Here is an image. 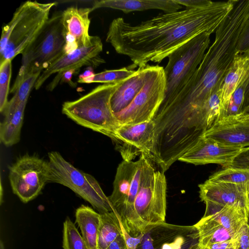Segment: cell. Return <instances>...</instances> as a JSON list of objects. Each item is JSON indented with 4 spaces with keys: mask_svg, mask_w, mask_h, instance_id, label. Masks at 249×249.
Here are the masks:
<instances>
[{
    "mask_svg": "<svg viewBox=\"0 0 249 249\" xmlns=\"http://www.w3.org/2000/svg\"><path fill=\"white\" fill-rule=\"evenodd\" d=\"M235 1H212L201 7L160 14L134 25L118 18L109 26L106 41L118 53L130 58V70L149 62L159 63L196 36L215 32Z\"/></svg>",
    "mask_w": 249,
    "mask_h": 249,
    "instance_id": "obj_1",
    "label": "cell"
},
{
    "mask_svg": "<svg viewBox=\"0 0 249 249\" xmlns=\"http://www.w3.org/2000/svg\"><path fill=\"white\" fill-rule=\"evenodd\" d=\"M140 156L142 159L140 188L128 232L133 236L144 233L153 226L165 222L166 213L167 185L164 172L156 171L144 155Z\"/></svg>",
    "mask_w": 249,
    "mask_h": 249,
    "instance_id": "obj_2",
    "label": "cell"
},
{
    "mask_svg": "<svg viewBox=\"0 0 249 249\" xmlns=\"http://www.w3.org/2000/svg\"><path fill=\"white\" fill-rule=\"evenodd\" d=\"M55 2L28 0L16 9L11 20L2 28L0 63L12 60L24 51L36 39L49 19Z\"/></svg>",
    "mask_w": 249,
    "mask_h": 249,
    "instance_id": "obj_3",
    "label": "cell"
},
{
    "mask_svg": "<svg viewBox=\"0 0 249 249\" xmlns=\"http://www.w3.org/2000/svg\"><path fill=\"white\" fill-rule=\"evenodd\" d=\"M119 83L99 85L77 100L64 102L62 112L76 124L113 141L120 124L111 109L110 101Z\"/></svg>",
    "mask_w": 249,
    "mask_h": 249,
    "instance_id": "obj_4",
    "label": "cell"
},
{
    "mask_svg": "<svg viewBox=\"0 0 249 249\" xmlns=\"http://www.w3.org/2000/svg\"><path fill=\"white\" fill-rule=\"evenodd\" d=\"M62 12L49 18L36 39L22 54L21 65L10 92L14 94L28 75L41 72L64 54L65 45Z\"/></svg>",
    "mask_w": 249,
    "mask_h": 249,
    "instance_id": "obj_5",
    "label": "cell"
},
{
    "mask_svg": "<svg viewBox=\"0 0 249 249\" xmlns=\"http://www.w3.org/2000/svg\"><path fill=\"white\" fill-rule=\"evenodd\" d=\"M50 176L48 182L60 184L71 189L89 203L100 214L114 211L97 180L65 160L58 152L48 154Z\"/></svg>",
    "mask_w": 249,
    "mask_h": 249,
    "instance_id": "obj_6",
    "label": "cell"
},
{
    "mask_svg": "<svg viewBox=\"0 0 249 249\" xmlns=\"http://www.w3.org/2000/svg\"><path fill=\"white\" fill-rule=\"evenodd\" d=\"M210 35L207 33L200 34L168 56L164 69L166 90L160 107L169 103L194 74L210 46Z\"/></svg>",
    "mask_w": 249,
    "mask_h": 249,
    "instance_id": "obj_7",
    "label": "cell"
},
{
    "mask_svg": "<svg viewBox=\"0 0 249 249\" xmlns=\"http://www.w3.org/2000/svg\"><path fill=\"white\" fill-rule=\"evenodd\" d=\"M165 90L164 68L149 65L146 80L140 91L127 107L114 114L120 125L152 120L164 99Z\"/></svg>",
    "mask_w": 249,
    "mask_h": 249,
    "instance_id": "obj_8",
    "label": "cell"
},
{
    "mask_svg": "<svg viewBox=\"0 0 249 249\" xmlns=\"http://www.w3.org/2000/svg\"><path fill=\"white\" fill-rule=\"evenodd\" d=\"M142 168L141 156L136 161L123 160L117 169L113 191L108 196L127 232L131 225L134 201L140 188Z\"/></svg>",
    "mask_w": 249,
    "mask_h": 249,
    "instance_id": "obj_9",
    "label": "cell"
},
{
    "mask_svg": "<svg viewBox=\"0 0 249 249\" xmlns=\"http://www.w3.org/2000/svg\"><path fill=\"white\" fill-rule=\"evenodd\" d=\"M9 170L13 192L24 203L36 198L49 181V161L35 155L19 157Z\"/></svg>",
    "mask_w": 249,
    "mask_h": 249,
    "instance_id": "obj_10",
    "label": "cell"
},
{
    "mask_svg": "<svg viewBox=\"0 0 249 249\" xmlns=\"http://www.w3.org/2000/svg\"><path fill=\"white\" fill-rule=\"evenodd\" d=\"M197 230L194 225L157 224L142 234L136 249H194L199 244Z\"/></svg>",
    "mask_w": 249,
    "mask_h": 249,
    "instance_id": "obj_11",
    "label": "cell"
},
{
    "mask_svg": "<svg viewBox=\"0 0 249 249\" xmlns=\"http://www.w3.org/2000/svg\"><path fill=\"white\" fill-rule=\"evenodd\" d=\"M155 136V124L151 120L133 124L120 125L113 140L123 160L132 161L141 154L151 161Z\"/></svg>",
    "mask_w": 249,
    "mask_h": 249,
    "instance_id": "obj_12",
    "label": "cell"
},
{
    "mask_svg": "<svg viewBox=\"0 0 249 249\" xmlns=\"http://www.w3.org/2000/svg\"><path fill=\"white\" fill-rule=\"evenodd\" d=\"M103 50V43L98 36H93V40L89 46L81 47L69 53L63 54L46 69L38 77L34 88L37 90L53 74H60L63 72L75 69L79 71L83 66L95 68L105 61L100 57Z\"/></svg>",
    "mask_w": 249,
    "mask_h": 249,
    "instance_id": "obj_13",
    "label": "cell"
},
{
    "mask_svg": "<svg viewBox=\"0 0 249 249\" xmlns=\"http://www.w3.org/2000/svg\"><path fill=\"white\" fill-rule=\"evenodd\" d=\"M201 137L238 148L249 146V115L243 112L216 122Z\"/></svg>",
    "mask_w": 249,
    "mask_h": 249,
    "instance_id": "obj_14",
    "label": "cell"
},
{
    "mask_svg": "<svg viewBox=\"0 0 249 249\" xmlns=\"http://www.w3.org/2000/svg\"><path fill=\"white\" fill-rule=\"evenodd\" d=\"M91 12V7L75 6L68 7L62 12L61 20L65 38L63 54L91 43L93 36L89 34V15Z\"/></svg>",
    "mask_w": 249,
    "mask_h": 249,
    "instance_id": "obj_15",
    "label": "cell"
},
{
    "mask_svg": "<svg viewBox=\"0 0 249 249\" xmlns=\"http://www.w3.org/2000/svg\"><path fill=\"white\" fill-rule=\"evenodd\" d=\"M243 149L230 147L201 137L178 160L195 165L215 163L226 168Z\"/></svg>",
    "mask_w": 249,
    "mask_h": 249,
    "instance_id": "obj_16",
    "label": "cell"
},
{
    "mask_svg": "<svg viewBox=\"0 0 249 249\" xmlns=\"http://www.w3.org/2000/svg\"><path fill=\"white\" fill-rule=\"evenodd\" d=\"M198 187L200 198L204 203H211L220 207L237 204L246 207L245 187L231 183L208 179L199 184Z\"/></svg>",
    "mask_w": 249,
    "mask_h": 249,
    "instance_id": "obj_17",
    "label": "cell"
},
{
    "mask_svg": "<svg viewBox=\"0 0 249 249\" xmlns=\"http://www.w3.org/2000/svg\"><path fill=\"white\" fill-rule=\"evenodd\" d=\"M149 65L138 67L132 74L120 82L110 101L114 114L127 107L140 91L145 83Z\"/></svg>",
    "mask_w": 249,
    "mask_h": 249,
    "instance_id": "obj_18",
    "label": "cell"
},
{
    "mask_svg": "<svg viewBox=\"0 0 249 249\" xmlns=\"http://www.w3.org/2000/svg\"><path fill=\"white\" fill-rule=\"evenodd\" d=\"M100 8H108L120 10L124 13L158 9L165 13L178 11L182 6L174 0H102L94 1L92 11Z\"/></svg>",
    "mask_w": 249,
    "mask_h": 249,
    "instance_id": "obj_19",
    "label": "cell"
},
{
    "mask_svg": "<svg viewBox=\"0 0 249 249\" xmlns=\"http://www.w3.org/2000/svg\"><path fill=\"white\" fill-rule=\"evenodd\" d=\"M249 78V53L236 54L220 89V109L219 116L225 109L234 91Z\"/></svg>",
    "mask_w": 249,
    "mask_h": 249,
    "instance_id": "obj_20",
    "label": "cell"
},
{
    "mask_svg": "<svg viewBox=\"0 0 249 249\" xmlns=\"http://www.w3.org/2000/svg\"><path fill=\"white\" fill-rule=\"evenodd\" d=\"M203 216L217 221L237 234L243 226L248 222L249 213L246 206L237 204L227 205L218 210L204 213Z\"/></svg>",
    "mask_w": 249,
    "mask_h": 249,
    "instance_id": "obj_21",
    "label": "cell"
},
{
    "mask_svg": "<svg viewBox=\"0 0 249 249\" xmlns=\"http://www.w3.org/2000/svg\"><path fill=\"white\" fill-rule=\"evenodd\" d=\"M100 214L90 207L82 205L77 209L75 221L89 249H97V235Z\"/></svg>",
    "mask_w": 249,
    "mask_h": 249,
    "instance_id": "obj_22",
    "label": "cell"
},
{
    "mask_svg": "<svg viewBox=\"0 0 249 249\" xmlns=\"http://www.w3.org/2000/svg\"><path fill=\"white\" fill-rule=\"evenodd\" d=\"M194 226L199 233V244L206 247L213 243L231 240L237 235L217 221L207 217L203 216Z\"/></svg>",
    "mask_w": 249,
    "mask_h": 249,
    "instance_id": "obj_23",
    "label": "cell"
},
{
    "mask_svg": "<svg viewBox=\"0 0 249 249\" xmlns=\"http://www.w3.org/2000/svg\"><path fill=\"white\" fill-rule=\"evenodd\" d=\"M25 101L11 114L5 116L0 124V139L6 146L17 143L20 140V132L23 124L25 107Z\"/></svg>",
    "mask_w": 249,
    "mask_h": 249,
    "instance_id": "obj_24",
    "label": "cell"
},
{
    "mask_svg": "<svg viewBox=\"0 0 249 249\" xmlns=\"http://www.w3.org/2000/svg\"><path fill=\"white\" fill-rule=\"evenodd\" d=\"M97 235V249H106L118 236L122 234L120 219L115 211L100 214Z\"/></svg>",
    "mask_w": 249,
    "mask_h": 249,
    "instance_id": "obj_25",
    "label": "cell"
},
{
    "mask_svg": "<svg viewBox=\"0 0 249 249\" xmlns=\"http://www.w3.org/2000/svg\"><path fill=\"white\" fill-rule=\"evenodd\" d=\"M236 184L246 188L249 185V169L228 167L219 171L208 179Z\"/></svg>",
    "mask_w": 249,
    "mask_h": 249,
    "instance_id": "obj_26",
    "label": "cell"
},
{
    "mask_svg": "<svg viewBox=\"0 0 249 249\" xmlns=\"http://www.w3.org/2000/svg\"><path fill=\"white\" fill-rule=\"evenodd\" d=\"M41 73H36L27 76L20 83L9 101L7 107L3 113L4 116L12 113L23 102L28 100L31 90Z\"/></svg>",
    "mask_w": 249,
    "mask_h": 249,
    "instance_id": "obj_27",
    "label": "cell"
},
{
    "mask_svg": "<svg viewBox=\"0 0 249 249\" xmlns=\"http://www.w3.org/2000/svg\"><path fill=\"white\" fill-rule=\"evenodd\" d=\"M135 71L130 70L128 67H124L119 69L106 70L105 71L94 73L87 78L78 79L79 83L89 84L92 83H101L104 84H113L120 82L125 79Z\"/></svg>",
    "mask_w": 249,
    "mask_h": 249,
    "instance_id": "obj_28",
    "label": "cell"
},
{
    "mask_svg": "<svg viewBox=\"0 0 249 249\" xmlns=\"http://www.w3.org/2000/svg\"><path fill=\"white\" fill-rule=\"evenodd\" d=\"M63 249H89L84 238L68 217L63 224Z\"/></svg>",
    "mask_w": 249,
    "mask_h": 249,
    "instance_id": "obj_29",
    "label": "cell"
},
{
    "mask_svg": "<svg viewBox=\"0 0 249 249\" xmlns=\"http://www.w3.org/2000/svg\"><path fill=\"white\" fill-rule=\"evenodd\" d=\"M12 76V60H6L0 63V111L3 113L9 101L8 96Z\"/></svg>",
    "mask_w": 249,
    "mask_h": 249,
    "instance_id": "obj_30",
    "label": "cell"
},
{
    "mask_svg": "<svg viewBox=\"0 0 249 249\" xmlns=\"http://www.w3.org/2000/svg\"><path fill=\"white\" fill-rule=\"evenodd\" d=\"M249 79V78L234 91L225 109L218 116L216 121L228 116L237 115L242 112L244 107L245 89Z\"/></svg>",
    "mask_w": 249,
    "mask_h": 249,
    "instance_id": "obj_31",
    "label": "cell"
},
{
    "mask_svg": "<svg viewBox=\"0 0 249 249\" xmlns=\"http://www.w3.org/2000/svg\"><path fill=\"white\" fill-rule=\"evenodd\" d=\"M237 54L249 53V17L246 20L238 38Z\"/></svg>",
    "mask_w": 249,
    "mask_h": 249,
    "instance_id": "obj_32",
    "label": "cell"
},
{
    "mask_svg": "<svg viewBox=\"0 0 249 249\" xmlns=\"http://www.w3.org/2000/svg\"><path fill=\"white\" fill-rule=\"evenodd\" d=\"M234 242L236 249H249V221L238 232Z\"/></svg>",
    "mask_w": 249,
    "mask_h": 249,
    "instance_id": "obj_33",
    "label": "cell"
},
{
    "mask_svg": "<svg viewBox=\"0 0 249 249\" xmlns=\"http://www.w3.org/2000/svg\"><path fill=\"white\" fill-rule=\"evenodd\" d=\"M229 167L249 169V146L243 148Z\"/></svg>",
    "mask_w": 249,
    "mask_h": 249,
    "instance_id": "obj_34",
    "label": "cell"
},
{
    "mask_svg": "<svg viewBox=\"0 0 249 249\" xmlns=\"http://www.w3.org/2000/svg\"><path fill=\"white\" fill-rule=\"evenodd\" d=\"M121 226L122 234L125 241L126 249H136L138 245L142 240L143 233H142L137 236H133L126 231V230L122 224L121 221Z\"/></svg>",
    "mask_w": 249,
    "mask_h": 249,
    "instance_id": "obj_35",
    "label": "cell"
},
{
    "mask_svg": "<svg viewBox=\"0 0 249 249\" xmlns=\"http://www.w3.org/2000/svg\"><path fill=\"white\" fill-rule=\"evenodd\" d=\"M180 5L186 7V9H194L201 7L209 4L212 1L209 0H174Z\"/></svg>",
    "mask_w": 249,
    "mask_h": 249,
    "instance_id": "obj_36",
    "label": "cell"
},
{
    "mask_svg": "<svg viewBox=\"0 0 249 249\" xmlns=\"http://www.w3.org/2000/svg\"><path fill=\"white\" fill-rule=\"evenodd\" d=\"M106 249H126L125 241L123 234L113 240Z\"/></svg>",
    "mask_w": 249,
    "mask_h": 249,
    "instance_id": "obj_37",
    "label": "cell"
},
{
    "mask_svg": "<svg viewBox=\"0 0 249 249\" xmlns=\"http://www.w3.org/2000/svg\"><path fill=\"white\" fill-rule=\"evenodd\" d=\"M233 240L234 239L227 241L213 243L206 247L209 249H225L233 242Z\"/></svg>",
    "mask_w": 249,
    "mask_h": 249,
    "instance_id": "obj_38",
    "label": "cell"
},
{
    "mask_svg": "<svg viewBox=\"0 0 249 249\" xmlns=\"http://www.w3.org/2000/svg\"><path fill=\"white\" fill-rule=\"evenodd\" d=\"M249 105V79L248 80L245 92L243 109Z\"/></svg>",
    "mask_w": 249,
    "mask_h": 249,
    "instance_id": "obj_39",
    "label": "cell"
},
{
    "mask_svg": "<svg viewBox=\"0 0 249 249\" xmlns=\"http://www.w3.org/2000/svg\"><path fill=\"white\" fill-rule=\"evenodd\" d=\"M246 206L249 212V185L246 187L245 191Z\"/></svg>",
    "mask_w": 249,
    "mask_h": 249,
    "instance_id": "obj_40",
    "label": "cell"
},
{
    "mask_svg": "<svg viewBox=\"0 0 249 249\" xmlns=\"http://www.w3.org/2000/svg\"><path fill=\"white\" fill-rule=\"evenodd\" d=\"M225 249H236L235 242H234V239L233 242Z\"/></svg>",
    "mask_w": 249,
    "mask_h": 249,
    "instance_id": "obj_41",
    "label": "cell"
},
{
    "mask_svg": "<svg viewBox=\"0 0 249 249\" xmlns=\"http://www.w3.org/2000/svg\"><path fill=\"white\" fill-rule=\"evenodd\" d=\"M242 112L249 115V105L243 109Z\"/></svg>",
    "mask_w": 249,
    "mask_h": 249,
    "instance_id": "obj_42",
    "label": "cell"
},
{
    "mask_svg": "<svg viewBox=\"0 0 249 249\" xmlns=\"http://www.w3.org/2000/svg\"><path fill=\"white\" fill-rule=\"evenodd\" d=\"M194 249H209L208 248L201 246L199 244Z\"/></svg>",
    "mask_w": 249,
    "mask_h": 249,
    "instance_id": "obj_43",
    "label": "cell"
},
{
    "mask_svg": "<svg viewBox=\"0 0 249 249\" xmlns=\"http://www.w3.org/2000/svg\"><path fill=\"white\" fill-rule=\"evenodd\" d=\"M0 249H5L4 244L2 240H0Z\"/></svg>",
    "mask_w": 249,
    "mask_h": 249,
    "instance_id": "obj_44",
    "label": "cell"
},
{
    "mask_svg": "<svg viewBox=\"0 0 249 249\" xmlns=\"http://www.w3.org/2000/svg\"></svg>",
    "mask_w": 249,
    "mask_h": 249,
    "instance_id": "obj_45",
    "label": "cell"
}]
</instances>
